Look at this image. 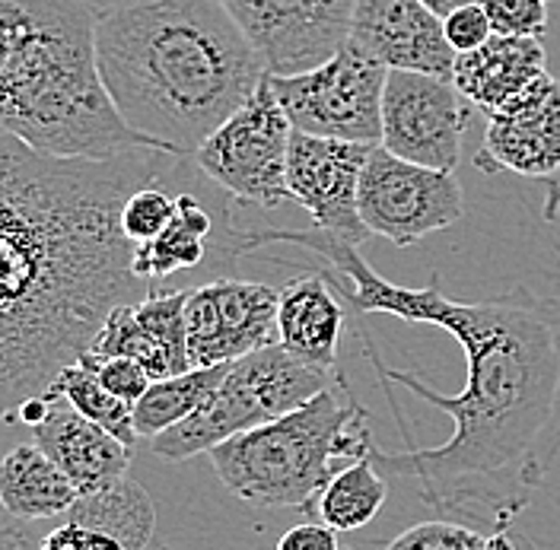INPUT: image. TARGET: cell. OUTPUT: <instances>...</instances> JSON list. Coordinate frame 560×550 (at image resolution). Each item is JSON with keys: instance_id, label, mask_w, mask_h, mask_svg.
Masks as SVG:
<instances>
[{"instance_id": "1", "label": "cell", "mask_w": 560, "mask_h": 550, "mask_svg": "<svg viewBox=\"0 0 560 550\" xmlns=\"http://www.w3.org/2000/svg\"><path fill=\"white\" fill-rule=\"evenodd\" d=\"M290 242L325 261V274L357 315H395L411 325H436L462 347L468 378L458 395H440L415 373L385 366L363 338L366 360L385 385H405L420 401L450 413V443L385 452L370 458L383 475L418 478L430 510L462 525L510 528L548 481L560 455V303L516 286L485 303H455L430 286H395L380 277L357 245L318 230H252L255 251Z\"/></svg>"}, {"instance_id": "2", "label": "cell", "mask_w": 560, "mask_h": 550, "mask_svg": "<svg viewBox=\"0 0 560 550\" xmlns=\"http://www.w3.org/2000/svg\"><path fill=\"white\" fill-rule=\"evenodd\" d=\"M182 160H55L0 131V420L77 363L108 312L150 293L118 217L131 191Z\"/></svg>"}, {"instance_id": "3", "label": "cell", "mask_w": 560, "mask_h": 550, "mask_svg": "<svg viewBox=\"0 0 560 550\" xmlns=\"http://www.w3.org/2000/svg\"><path fill=\"white\" fill-rule=\"evenodd\" d=\"M96 61L121 121L173 156H195L268 73L217 0H128L96 16Z\"/></svg>"}, {"instance_id": "4", "label": "cell", "mask_w": 560, "mask_h": 550, "mask_svg": "<svg viewBox=\"0 0 560 550\" xmlns=\"http://www.w3.org/2000/svg\"><path fill=\"white\" fill-rule=\"evenodd\" d=\"M0 131L55 160L156 150L105 93L96 13L83 0H0Z\"/></svg>"}, {"instance_id": "5", "label": "cell", "mask_w": 560, "mask_h": 550, "mask_svg": "<svg viewBox=\"0 0 560 550\" xmlns=\"http://www.w3.org/2000/svg\"><path fill=\"white\" fill-rule=\"evenodd\" d=\"M376 448L366 408L335 378L303 408L245 430L210 448L220 483L258 510H300L313 516L315 496L338 468Z\"/></svg>"}, {"instance_id": "6", "label": "cell", "mask_w": 560, "mask_h": 550, "mask_svg": "<svg viewBox=\"0 0 560 550\" xmlns=\"http://www.w3.org/2000/svg\"><path fill=\"white\" fill-rule=\"evenodd\" d=\"M335 378V373H322L300 363L280 344L261 347L248 356L233 360L208 405L188 420H182L178 426L150 440V448L166 461H185L201 452L208 455L210 448L245 430H255L303 408Z\"/></svg>"}, {"instance_id": "7", "label": "cell", "mask_w": 560, "mask_h": 550, "mask_svg": "<svg viewBox=\"0 0 560 550\" xmlns=\"http://www.w3.org/2000/svg\"><path fill=\"white\" fill-rule=\"evenodd\" d=\"M290 134L293 125L287 121L271 90V77L265 73V80L248 96V103L236 108L198 147L191 160L233 201L275 210L283 201H290L287 191Z\"/></svg>"}, {"instance_id": "8", "label": "cell", "mask_w": 560, "mask_h": 550, "mask_svg": "<svg viewBox=\"0 0 560 550\" xmlns=\"http://www.w3.org/2000/svg\"><path fill=\"white\" fill-rule=\"evenodd\" d=\"M385 77L388 70L380 61L366 58L348 42L318 68L271 77V90L293 131L380 147Z\"/></svg>"}, {"instance_id": "9", "label": "cell", "mask_w": 560, "mask_h": 550, "mask_svg": "<svg viewBox=\"0 0 560 550\" xmlns=\"http://www.w3.org/2000/svg\"><path fill=\"white\" fill-rule=\"evenodd\" d=\"M357 210L370 236L408 248L462 220L465 195L455 173H436L373 147L357 191Z\"/></svg>"}, {"instance_id": "10", "label": "cell", "mask_w": 560, "mask_h": 550, "mask_svg": "<svg viewBox=\"0 0 560 550\" xmlns=\"http://www.w3.org/2000/svg\"><path fill=\"white\" fill-rule=\"evenodd\" d=\"M471 108L475 105L465 103L450 80L415 70H388L380 147L398 160L436 173H455Z\"/></svg>"}, {"instance_id": "11", "label": "cell", "mask_w": 560, "mask_h": 550, "mask_svg": "<svg viewBox=\"0 0 560 550\" xmlns=\"http://www.w3.org/2000/svg\"><path fill=\"white\" fill-rule=\"evenodd\" d=\"M271 77H293L335 58L350 33L353 0H217Z\"/></svg>"}, {"instance_id": "12", "label": "cell", "mask_w": 560, "mask_h": 550, "mask_svg": "<svg viewBox=\"0 0 560 550\" xmlns=\"http://www.w3.org/2000/svg\"><path fill=\"white\" fill-rule=\"evenodd\" d=\"M278 296L275 286L240 277H217L188 286L185 335L191 370L223 366L278 344Z\"/></svg>"}, {"instance_id": "13", "label": "cell", "mask_w": 560, "mask_h": 550, "mask_svg": "<svg viewBox=\"0 0 560 550\" xmlns=\"http://www.w3.org/2000/svg\"><path fill=\"white\" fill-rule=\"evenodd\" d=\"M370 153H373L370 143L313 138L303 131L290 134V153H287L290 201H296L310 213L318 233H328L357 248L370 239V230L363 226L357 210L360 175Z\"/></svg>"}, {"instance_id": "14", "label": "cell", "mask_w": 560, "mask_h": 550, "mask_svg": "<svg viewBox=\"0 0 560 550\" xmlns=\"http://www.w3.org/2000/svg\"><path fill=\"white\" fill-rule=\"evenodd\" d=\"M16 413L33 430L35 446L68 475L80 496L128 478L135 448L73 411L68 398H61L58 391L45 388L42 395L23 401Z\"/></svg>"}, {"instance_id": "15", "label": "cell", "mask_w": 560, "mask_h": 550, "mask_svg": "<svg viewBox=\"0 0 560 550\" xmlns=\"http://www.w3.org/2000/svg\"><path fill=\"white\" fill-rule=\"evenodd\" d=\"M348 42L385 70H415L453 83L455 51L443 20L420 0H353Z\"/></svg>"}, {"instance_id": "16", "label": "cell", "mask_w": 560, "mask_h": 550, "mask_svg": "<svg viewBox=\"0 0 560 550\" xmlns=\"http://www.w3.org/2000/svg\"><path fill=\"white\" fill-rule=\"evenodd\" d=\"M475 166L481 173L525 178H555L560 173V80L545 73L516 103L488 115Z\"/></svg>"}, {"instance_id": "17", "label": "cell", "mask_w": 560, "mask_h": 550, "mask_svg": "<svg viewBox=\"0 0 560 550\" xmlns=\"http://www.w3.org/2000/svg\"><path fill=\"white\" fill-rule=\"evenodd\" d=\"M348 306L328 274L287 280L278 296V344L300 363L335 373Z\"/></svg>"}, {"instance_id": "18", "label": "cell", "mask_w": 560, "mask_h": 550, "mask_svg": "<svg viewBox=\"0 0 560 550\" xmlns=\"http://www.w3.org/2000/svg\"><path fill=\"white\" fill-rule=\"evenodd\" d=\"M545 65L541 38L490 35L481 48L455 55L453 86L465 103L493 115L516 103L535 80H541L548 73Z\"/></svg>"}, {"instance_id": "19", "label": "cell", "mask_w": 560, "mask_h": 550, "mask_svg": "<svg viewBox=\"0 0 560 550\" xmlns=\"http://www.w3.org/2000/svg\"><path fill=\"white\" fill-rule=\"evenodd\" d=\"M80 500L70 478L35 446H13L0 458V510L16 522L68 516Z\"/></svg>"}, {"instance_id": "20", "label": "cell", "mask_w": 560, "mask_h": 550, "mask_svg": "<svg viewBox=\"0 0 560 550\" xmlns=\"http://www.w3.org/2000/svg\"><path fill=\"white\" fill-rule=\"evenodd\" d=\"M65 518L103 531L125 550H143L156 531V506L135 478H121L96 493H83Z\"/></svg>"}, {"instance_id": "21", "label": "cell", "mask_w": 560, "mask_h": 550, "mask_svg": "<svg viewBox=\"0 0 560 550\" xmlns=\"http://www.w3.org/2000/svg\"><path fill=\"white\" fill-rule=\"evenodd\" d=\"M388 500L385 475L373 458L350 461L331 475V481L315 496L313 522H322L335 531H360L383 513Z\"/></svg>"}, {"instance_id": "22", "label": "cell", "mask_w": 560, "mask_h": 550, "mask_svg": "<svg viewBox=\"0 0 560 550\" xmlns=\"http://www.w3.org/2000/svg\"><path fill=\"white\" fill-rule=\"evenodd\" d=\"M230 363L208 366V370H188L182 376L156 378L135 405V430L140 440H156L160 433L178 426L195 411H201L213 395V388L223 382Z\"/></svg>"}, {"instance_id": "23", "label": "cell", "mask_w": 560, "mask_h": 550, "mask_svg": "<svg viewBox=\"0 0 560 550\" xmlns=\"http://www.w3.org/2000/svg\"><path fill=\"white\" fill-rule=\"evenodd\" d=\"M61 398H68L73 411H80L86 420L100 423L115 440H121L128 448L138 446V430H135V408L121 398H115L100 378L93 376L86 366L70 363L48 385Z\"/></svg>"}, {"instance_id": "24", "label": "cell", "mask_w": 560, "mask_h": 550, "mask_svg": "<svg viewBox=\"0 0 560 550\" xmlns=\"http://www.w3.org/2000/svg\"><path fill=\"white\" fill-rule=\"evenodd\" d=\"M488 535H481L471 525H462L453 518L440 522H418L408 531H401L385 550H485Z\"/></svg>"}, {"instance_id": "25", "label": "cell", "mask_w": 560, "mask_h": 550, "mask_svg": "<svg viewBox=\"0 0 560 550\" xmlns=\"http://www.w3.org/2000/svg\"><path fill=\"white\" fill-rule=\"evenodd\" d=\"M485 7L493 35L545 38L548 33V0H478Z\"/></svg>"}, {"instance_id": "26", "label": "cell", "mask_w": 560, "mask_h": 550, "mask_svg": "<svg viewBox=\"0 0 560 550\" xmlns=\"http://www.w3.org/2000/svg\"><path fill=\"white\" fill-rule=\"evenodd\" d=\"M77 363L86 366V370L100 378L115 398L128 401L131 408L138 405L140 398H143V391H147L150 382H153V378L147 376V370H143L140 363H135V360H128V356H96V353L83 350V353L77 356Z\"/></svg>"}, {"instance_id": "27", "label": "cell", "mask_w": 560, "mask_h": 550, "mask_svg": "<svg viewBox=\"0 0 560 550\" xmlns=\"http://www.w3.org/2000/svg\"><path fill=\"white\" fill-rule=\"evenodd\" d=\"M443 33H446V42H450V48H453L455 55H468V51L481 48L493 35V30H490L485 7L475 0L468 7H458L455 13H450L443 20Z\"/></svg>"}, {"instance_id": "28", "label": "cell", "mask_w": 560, "mask_h": 550, "mask_svg": "<svg viewBox=\"0 0 560 550\" xmlns=\"http://www.w3.org/2000/svg\"><path fill=\"white\" fill-rule=\"evenodd\" d=\"M38 550H125L115 538H108L103 531H93V528H83V525H73L65 522L58 525L55 531H48L42 538Z\"/></svg>"}, {"instance_id": "29", "label": "cell", "mask_w": 560, "mask_h": 550, "mask_svg": "<svg viewBox=\"0 0 560 550\" xmlns=\"http://www.w3.org/2000/svg\"><path fill=\"white\" fill-rule=\"evenodd\" d=\"M278 550H341V541L335 528L310 518L303 525H293L278 541Z\"/></svg>"}, {"instance_id": "30", "label": "cell", "mask_w": 560, "mask_h": 550, "mask_svg": "<svg viewBox=\"0 0 560 550\" xmlns=\"http://www.w3.org/2000/svg\"><path fill=\"white\" fill-rule=\"evenodd\" d=\"M485 550H535V548H532V541H525V538H520V535H513L510 528H500V531L488 535Z\"/></svg>"}, {"instance_id": "31", "label": "cell", "mask_w": 560, "mask_h": 550, "mask_svg": "<svg viewBox=\"0 0 560 550\" xmlns=\"http://www.w3.org/2000/svg\"><path fill=\"white\" fill-rule=\"evenodd\" d=\"M433 16H440V20H446L450 13H455L458 7H468V3H475V0H420Z\"/></svg>"}, {"instance_id": "32", "label": "cell", "mask_w": 560, "mask_h": 550, "mask_svg": "<svg viewBox=\"0 0 560 550\" xmlns=\"http://www.w3.org/2000/svg\"><path fill=\"white\" fill-rule=\"evenodd\" d=\"M545 220L560 226V182L548 185V201H545Z\"/></svg>"}, {"instance_id": "33", "label": "cell", "mask_w": 560, "mask_h": 550, "mask_svg": "<svg viewBox=\"0 0 560 550\" xmlns=\"http://www.w3.org/2000/svg\"><path fill=\"white\" fill-rule=\"evenodd\" d=\"M96 16H103V13H108V10H115V7H121V3H128V0H83Z\"/></svg>"}]
</instances>
